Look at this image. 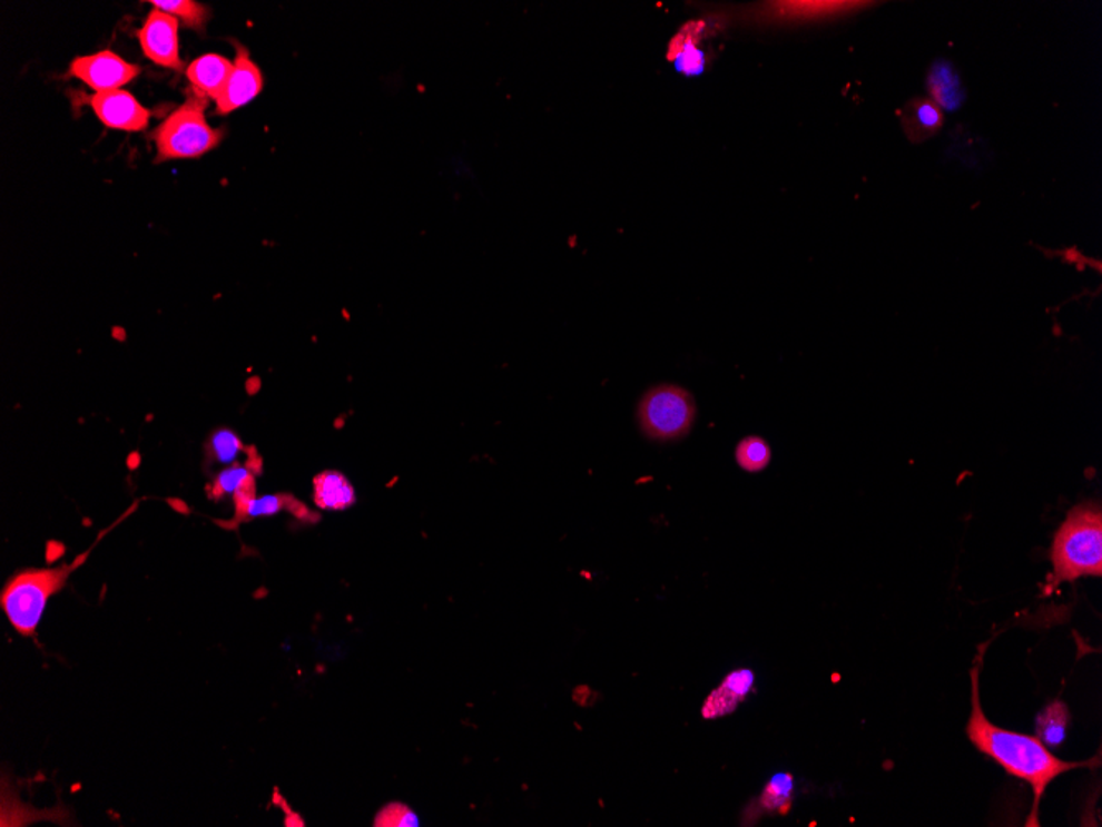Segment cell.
I'll list each match as a JSON object with an SVG mask.
<instances>
[{"label":"cell","mask_w":1102,"mask_h":827,"mask_svg":"<svg viewBox=\"0 0 1102 827\" xmlns=\"http://www.w3.org/2000/svg\"><path fill=\"white\" fill-rule=\"evenodd\" d=\"M256 473L258 467L252 464H236L222 471L208 491L211 498L230 495L235 501V508H239L256 498Z\"/></svg>","instance_id":"2e32d148"},{"label":"cell","mask_w":1102,"mask_h":827,"mask_svg":"<svg viewBox=\"0 0 1102 827\" xmlns=\"http://www.w3.org/2000/svg\"><path fill=\"white\" fill-rule=\"evenodd\" d=\"M899 121L906 138L921 145L943 129L944 112L929 98H913L899 109Z\"/></svg>","instance_id":"4fadbf2b"},{"label":"cell","mask_w":1102,"mask_h":827,"mask_svg":"<svg viewBox=\"0 0 1102 827\" xmlns=\"http://www.w3.org/2000/svg\"><path fill=\"white\" fill-rule=\"evenodd\" d=\"M106 532L99 534L92 547L98 545ZM92 547L78 555L75 562L63 563L57 569L23 570L6 583L0 593V607L17 633L26 638H33L37 634L48 600L53 594L60 593L71 573L87 562Z\"/></svg>","instance_id":"3957f363"},{"label":"cell","mask_w":1102,"mask_h":827,"mask_svg":"<svg viewBox=\"0 0 1102 827\" xmlns=\"http://www.w3.org/2000/svg\"><path fill=\"white\" fill-rule=\"evenodd\" d=\"M314 502L327 511H344L355 504V489L338 471H324L314 478Z\"/></svg>","instance_id":"e0dca14e"},{"label":"cell","mask_w":1102,"mask_h":827,"mask_svg":"<svg viewBox=\"0 0 1102 827\" xmlns=\"http://www.w3.org/2000/svg\"><path fill=\"white\" fill-rule=\"evenodd\" d=\"M281 511H293L297 515L306 514L304 505L297 504L291 495H263V498H253L252 501L236 508V521L268 518V515L279 514Z\"/></svg>","instance_id":"d6986e66"},{"label":"cell","mask_w":1102,"mask_h":827,"mask_svg":"<svg viewBox=\"0 0 1102 827\" xmlns=\"http://www.w3.org/2000/svg\"><path fill=\"white\" fill-rule=\"evenodd\" d=\"M972 713L967 723V737L977 750L994 758L998 765L1005 768L1008 775L1023 779L1033 788L1035 803H1033L1032 821L1036 825L1040 799L1045 792L1046 786L1060 775L1074 768L1086 767L1090 764H1073L1063 761L1055 757L1046 745L1039 737L1019 734V731L1001 729L988 722L985 713L982 712L981 699H978V668L972 669Z\"/></svg>","instance_id":"6da1fadb"},{"label":"cell","mask_w":1102,"mask_h":827,"mask_svg":"<svg viewBox=\"0 0 1102 827\" xmlns=\"http://www.w3.org/2000/svg\"><path fill=\"white\" fill-rule=\"evenodd\" d=\"M707 32V23L703 20H693L687 23L669 46V60L676 63L677 70L683 75H700L707 68V57L700 50V40Z\"/></svg>","instance_id":"5bb4252c"},{"label":"cell","mask_w":1102,"mask_h":827,"mask_svg":"<svg viewBox=\"0 0 1102 827\" xmlns=\"http://www.w3.org/2000/svg\"><path fill=\"white\" fill-rule=\"evenodd\" d=\"M242 453H248V447L230 429L217 430L208 439L207 460L210 463L232 464Z\"/></svg>","instance_id":"44dd1931"},{"label":"cell","mask_w":1102,"mask_h":827,"mask_svg":"<svg viewBox=\"0 0 1102 827\" xmlns=\"http://www.w3.org/2000/svg\"><path fill=\"white\" fill-rule=\"evenodd\" d=\"M926 87L929 99L939 106L941 111L956 112L963 108L965 98L963 78L950 60H936L927 71Z\"/></svg>","instance_id":"7c38bea8"},{"label":"cell","mask_w":1102,"mask_h":827,"mask_svg":"<svg viewBox=\"0 0 1102 827\" xmlns=\"http://www.w3.org/2000/svg\"><path fill=\"white\" fill-rule=\"evenodd\" d=\"M140 49L159 67L183 71L184 61L179 53V20L159 9L150 10L139 30Z\"/></svg>","instance_id":"52a82bcc"},{"label":"cell","mask_w":1102,"mask_h":827,"mask_svg":"<svg viewBox=\"0 0 1102 827\" xmlns=\"http://www.w3.org/2000/svg\"><path fill=\"white\" fill-rule=\"evenodd\" d=\"M771 446L759 436H748L736 447V463L748 473H759L771 463Z\"/></svg>","instance_id":"7402d4cb"},{"label":"cell","mask_w":1102,"mask_h":827,"mask_svg":"<svg viewBox=\"0 0 1102 827\" xmlns=\"http://www.w3.org/2000/svg\"><path fill=\"white\" fill-rule=\"evenodd\" d=\"M90 105L102 125L122 131H142L149 125L150 111L132 97L129 91L112 90L95 93Z\"/></svg>","instance_id":"ba28073f"},{"label":"cell","mask_w":1102,"mask_h":827,"mask_svg":"<svg viewBox=\"0 0 1102 827\" xmlns=\"http://www.w3.org/2000/svg\"><path fill=\"white\" fill-rule=\"evenodd\" d=\"M149 3L154 6V9L163 10V12L176 17L177 20H183L188 29L198 30V32H204L205 23L210 17V10L201 3L194 2V0H150Z\"/></svg>","instance_id":"ffe728a7"},{"label":"cell","mask_w":1102,"mask_h":827,"mask_svg":"<svg viewBox=\"0 0 1102 827\" xmlns=\"http://www.w3.org/2000/svg\"><path fill=\"white\" fill-rule=\"evenodd\" d=\"M697 406L693 396L677 385H659L642 396L638 408L639 426L647 439L677 441L689 435Z\"/></svg>","instance_id":"5b68a950"},{"label":"cell","mask_w":1102,"mask_h":827,"mask_svg":"<svg viewBox=\"0 0 1102 827\" xmlns=\"http://www.w3.org/2000/svg\"><path fill=\"white\" fill-rule=\"evenodd\" d=\"M1049 588L1102 573V511L1096 502L1078 505L1056 532Z\"/></svg>","instance_id":"7a4b0ae2"},{"label":"cell","mask_w":1102,"mask_h":827,"mask_svg":"<svg viewBox=\"0 0 1102 827\" xmlns=\"http://www.w3.org/2000/svg\"><path fill=\"white\" fill-rule=\"evenodd\" d=\"M752 683H755V675L748 669L728 675L724 683L705 700L703 709H701L705 719H718V717L735 712L738 703L752 689Z\"/></svg>","instance_id":"9a60e30c"},{"label":"cell","mask_w":1102,"mask_h":827,"mask_svg":"<svg viewBox=\"0 0 1102 827\" xmlns=\"http://www.w3.org/2000/svg\"><path fill=\"white\" fill-rule=\"evenodd\" d=\"M865 3L858 2H778L766 3L765 9H759L756 19L771 20V22H806V20L828 19V17L844 16L854 12Z\"/></svg>","instance_id":"30bf717a"},{"label":"cell","mask_w":1102,"mask_h":827,"mask_svg":"<svg viewBox=\"0 0 1102 827\" xmlns=\"http://www.w3.org/2000/svg\"><path fill=\"white\" fill-rule=\"evenodd\" d=\"M70 77H77L96 93L121 90L140 73L138 65L128 63L119 55L105 50L99 53L78 57L71 61Z\"/></svg>","instance_id":"8992f818"},{"label":"cell","mask_w":1102,"mask_h":827,"mask_svg":"<svg viewBox=\"0 0 1102 827\" xmlns=\"http://www.w3.org/2000/svg\"><path fill=\"white\" fill-rule=\"evenodd\" d=\"M375 826L380 827H416L420 818L409 806L392 803L376 815Z\"/></svg>","instance_id":"cb8c5ba5"},{"label":"cell","mask_w":1102,"mask_h":827,"mask_svg":"<svg viewBox=\"0 0 1102 827\" xmlns=\"http://www.w3.org/2000/svg\"><path fill=\"white\" fill-rule=\"evenodd\" d=\"M207 106L208 98L201 97L191 88L187 101L160 122L159 128L152 132L157 164L164 160L194 159L220 145L224 131L208 125L205 118Z\"/></svg>","instance_id":"277c9868"},{"label":"cell","mask_w":1102,"mask_h":827,"mask_svg":"<svg viewBox=\"0 0 1102 827\" xmlns=\"http://www.w3.org/2000/svg\"><path fill=\"white\" fill-rule=\"evenodd\" d=\"M233 67L235 63L222 55H204L188 65L187 78L197 93L218 101L230 81Z\"/></svg>","instance_id":"8fae6325"},{"label":"cell","mask_w":1102,"mask_h":827,"mask_svg":"<svg viewBox=\"0 0 1102 827\" xmlns=\"http://www.w3.org/2000/svg\"><path fill=\"white\" fill-rule=\"evenodd\" d=\"M794 778L789 774L775 775L761 795V808L786 815L793 801Z\"/></svg>","instance_id":"603a6c76"},{"label":"cell","mask_w":1102,"mask_h":827,"mask_svg":"<svg viewBox=\"0 0 1102 827\" xmlns=\"http://www.w3.org/2000/svg\"><path fill=\"white\" fill-rule=\"evenodd\" d=\"M235 67L224 95L218 98V115H228L248 105L263 91V73L258 65L249 58V51L236 43Z\"/></svg>","instance_id":"9c48e42d"},{"label":"cell","mask_w":1102,"mask_h":827,"mask_svg":"<svg viewBox=\"0 0 1102 827\" xmlns=\"http://www.w3.org/2000/svg\"><path fill=\"white\" fill-rule=\"evenodd\" d=\"M1070 722V709H1067L1066 703L1055 700L1036 719V737L1046 747H1060L1066 740Z\"/></svg>","instance_id":"ac0fdd59"}]
</instances>
